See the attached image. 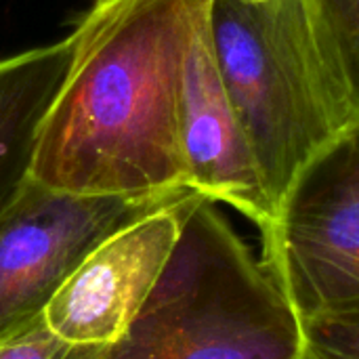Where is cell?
Wrapping results in <instances>:
<instances>
[{"instance_id":"cell-2","label":"cell","mask_w":359,"mask_h":359,"mask_svg":"<svg viewBox=\"0 0 359 359\" xmlns=\"http://www.w3.org/2000/svg\"><path fill=\"white\" fill-rule=\"evenodd\" d=\"M210 32L278 212L297 181L359 128L358 88L318 0H212Z\"/></svg>"},{"instance_id":"cell-1","label":"cell","mask_w":359,"mask_h":359,"mask_svg":"<svg viewBox=\"0 0 359 359\" xmlns=\"http://www.w3.org/2000/svg\"><path fill=\"white\" fill-rule=\"evenodd\" d=\"M194 0H95L29 151L27 177L57 191L172 200L191 194L181 78ZM196 194V191H194Z\"/></svg>"},{"instance_id":"cell-11","label":"cell","mask_w":359,"mask_h":359,"mask_svg":"<svg viewBox=\"0 0 359 359\" xmlns=\"http://www.w3.org/2000/svg\"><path fill=\"white\" fill-rule=\"evenodd\" d=\"M347 61L359 93V0H318Z\"/></svg>"},{"instance_id":"cell-7","label":"cell","mask_w":359,"mask_h":359,"mask_svg":"<svg viewBox=\"0 0 359 359\" xmlns=\"http://www.w3.org/2000/svg\"><path fill=\"white\" fill-rule=\"evenodd\" d=\"M210 4L194 0L183 61L181 149L187 179L191 191L233 208L263 233L276 212L217 63Z\"/></svg>"},{"instance_id":"cell-6","label":"cell","mask_w":359,"mask_h":359,"mask_svg":"<svg viewBox=\"0 0 359 359\" xmlns=\"http://www.w3.org/2000/svg\"><path fill=\"white\" fill-rule=\"evenodd\" d=\"M196 196L166 202L97 244L48 301L46 326L72 345L118 343L158 284Z\"/></svg>"},{"instance_id":"cell-9","label":"cell","mask_w":359,"mask_h":359,"mask_svg":"<svg viewBox=\"0 0 359 359\" xmlns=\"http://www.w3.org/2000/svg\"><path fill=\"white\" fill-rule=\"evenodd\" d=\"M299 359H359V307L301 320Z\"/></svg>"},{"instance_id":"cell-8","label":"cell","mask_w":359,"mask_h":359,"mask_svg":"<svg viewBox=\"0 0 359 359\" xmlns=\"http://www.w3.org/2000/svg\"><path fill=\"white\" fill-rule=\"evenodd\" d=\"M69 59V36L0 57V202L27 172L38 122Z\"/></svg>"},{"instance_id":"cell-12","label":"cell","mask_w":359,"mask_h":359,"mask_svg":"<svg viewBox=\"0 0 359 359\" xmlns=\"http://www.w3.org/2000/svg\"><path fill=\"white\" fill-rule=\"evenodd\" d=\"M242 2H261V0H242Z\"/></svg>"},{"instance_id":"cell-3","label":"cell","mask_w":359,"mask_h":359,"mask_svg":"<svg viewBox=\"0 0 359 359\" xmlns=\"http://www.w3.org/2000/svg\"><path fill=\"white\" fill-rule=\"evenodd\" d=\"M301 316L219 204L196 196L145 305L103 359H299Z\"/></svg>"},{"instance_id":"cell-4","label":"cell","mask_w":359,"mask_h":359,"mask_svg":"<svg viewBox=\"0 0 359 359\" xmlns=\"http://www.w3.org/2000/svg\"><path fill=\"white\" fill-rule=\"evenodd\" d=\"M261 240L301 320L359 307V128L297 181Z\"/></svg>"},{"instance_id":"cell-5","label":"cell","mask_w":359,"mask_h":359,"mask_svg":"<svg viewBox=\"0 0 359 359\" xmlns=\"http://www.w3.org/2000/svg\"><path fill=\"white\" fill-rule=\"evenodd\" d=\"M172 200L78 196L25 175L0 202V339L42 316L97 244Z\"/></svg>"},{"instance_id":"cell-10","label":"cell","mask_w":359,"mask_h":359,"mask_svg":"<svg viewBox=\"0 0 359 359\" xmlns=\"http://www.w3.org/2000/svg\"><path fill=\"white\" fill-rule=\"evenodd\" d=\"M105 349L72 345L55 334L42 316L0 339V359H103Z\"/></svg>"}]
</instances>
